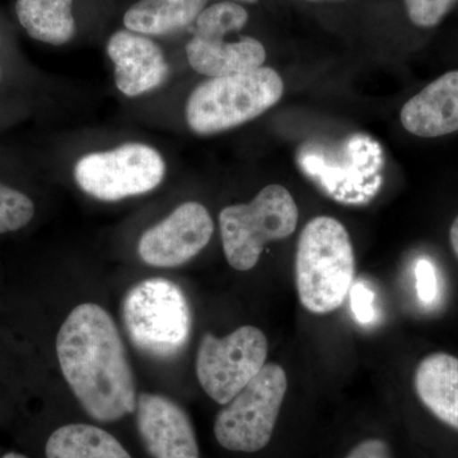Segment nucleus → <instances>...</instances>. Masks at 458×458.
I'll use <instances>...</instances> for the list:
<instances>
[{
	"instance_id": "1",
	"label": "nucleus",
	"mask_w": 458,
	"mask_h": 458,
	"mask_svg": "<svg viewBox=\"0 0 458 458\" xmlns=\"http://www.w3.org/2000/svg\"><path fill=\"white\" fill-rule=\"evenodd\" d=\"M56 354L65 381L90 418L108 424L134 414V372L106 310L95 303L75 307L57 333Z\"/></svg>"
},
{
	"instance_id": "2",
	"label": "nucleus",
	"mask_w": 458,
	"mask_h": 458,
	"mask_svg": "<svg viewBox=\"0 0 458 458\" xmlns=\"http://www.w3.org/2000/svg\"><path fill=\"white\" fill-rule=\"evenodd\" d=\"M294 269L298 297L307 311L327 315L340 309L355 276L354 249L342 223L325 216L307 223Z\"/></svg>"
},
{
	"instance_id": "3",
	"label": "nucleus",
	"mask_w": 458,
	"mask_h": 458,
	"mask_svg": "<svg viewBox=\"0 0 458 458\" xmlns=\"http://www.w3.org/2000/svg\"><path fill=\"white\" fill-rule=\"evenodd\" d=\"M284 83L269 66L210 78L192 90L186 104L190 129L216 134L242 125L278 104Z\"/></svg>"
},
{
	"instance_id": "4",
	"label": "nucleus",
	"mask_w": 458,
	"mask_h": 458,
	"mask_svg": "<svg viewBox=\"0 0 458 458\" xmlns=\"http://www.w3.org/2000/svg\"><path fill=\"white\" fill-rule=\"evenodd\" d=\"M123 319L135 348L155 360H174L191 335L188 298L168 279H147L132 286L123 301Z\"/></svg>"
},
{
	"instance_id": "5",
	"label": "nucleus",
	"mask_w": 458,
	"mask_h": 458,
	"mask_svg": "<svg viewBox=\"0 0 458 458\" xmlns=\"http://www.w3.org/2000/svg\"><path fill=\"white\" fill-rule=\"evenodd\" d=\"M298 208L283 186H267L247 204L231 205L219 214L223 251L238 271L258 265L271 241L291 237L297 228Z\"/></svg>"
},
{
	"instance_id": "6",
	"label": "nucleus",
	"mask_w": 458,
	"mask_h": 458,
	"mask_svg": "<svg viewBox=\"0 0 458 458\" xmlns=\"http://www.w3.org/2000/svg\"><path fill=\"white\" fill-rule=\"evenodd\" d=\"M288 390L285 370L265 364L216 415L214 436L225 450L254 454L269 445Z\"/></svg>"
},
{
	"instance_id": "7",
	"label": "nucleus",
	"mask_w": 458,
	"mask_h": 458,
	"mask_svg": "<svg viewBox=\"0 0 458 458\" xmlns=\"http://www.w3.org/2000/svg\"><path fill=\"white\" fill-rule=\"evenodd\" d=\"M165 172L164 158L155 148L126 143L84 156L75 165L74 179L89 197L117 201L152 191L164 181Z\"/></svg>"
},
{
	"instance_id": "8",
	"label": "nucleus",
	"mask_w": 458,
	"mask_h": 458,
	"mask_svg": "<svg viewBox=\"0 0 458 458\" xmlns=\"http://www.w3.org/2000/svg\"><path fill=\"white\" fill-rule=\"evenodd\" d=\"M267 357V339L260 328L242 327L222 339L205 334L197 355L199 384L225 405L260 373Z\"/></svg>"
},
{
	"instance_id": "9",
	"label": "nucleus",
	"mask_w": 458,
	"mask_h": 458,
	"mask_svg": "<svg viewBox=\"0 0 458 458\" xmlns=\"http://www.w3.org/2000/svg\"><path fill=\"white\" fill-rule=\"evenodd\" d=\"M213 232V219L207 208L197 201H188L144 232L138 252L150 267H177L203 251Z\"/></svg>"
},
{
	"instance_id": "10",
	"label": "nucleus",
	"mask_w": 458,
	"mask_h": 458,
	"mask_svg": "<svg viewBox=\"0 0 458 458\" xmlns=\"http://www.w3.org/2000/svg\"><path fill=\"white\" fill-rule=\"evenodd\" d=\"M236 27L222 21L199 18L194 35L186 45V56L191 68L205 77L216 78L243 73L261 68L267 59L264 45L254 38L243 36L227 41Z\"/></svg>"
},
{
	"instance_id": "11",
	"label": "nucleus",
	"mask_w": 458,
	"mask_h": 458,
	"mask_svg": "<svg viewBox=\"0 0 458 458\" xmlns=\"http://www.w3.org/2000/svg\"><path fill=\"white\" fill-rule=\"evenodd\" d=\"M135 421L144 448L152 458H200L188 412L164 394H138Z\"/></svg>"
},
{
	"instance_id": "12",
	"label": "nucleus",
	"mask_w": 458,
	"mask_h": 458,
	"mask_svg": "<svg viewBox=\"0 0 458 458\" xmlns=\"http://www.w3.org/2000/svg\"><path fill=\"white\" fill-rule=\"evenodd\" d=\"M107 54L114 64V83L129 98L156 89L167 77L164 51L149 36L120 30L108 38Z\"/></svg>"
},
{
	"instance_id": "13",
	"label": "nucleus",
	"mask_w": 458,
	"mask_h": 458,
	"mask_svg": "<svg viewBox=\"0 0 458 458\" xmlns=\"http://www.w3.org/2000/svg\"><path fill=\"white\" fill-rule=\"evenodd\" d=\"M410 134L438 138L458 131V71L437 78L410 98L400 114Z\"/></svg>"
},
{
	"instance_id": "14",
	"label": "nucleus",
	"mask_w": 458,
	"mask_h": 458,
	"mask_svg": "<svg viewBox=\"0 0 458 458\" xmlns=\"http://www.w3.org/2000/svg\"><path fill=\"white\" fill-rule=\"evenodd\" d=\"M414 386L434 417L458 430V358L447 352L427 355L415 370Z\"/></svg>"
},
{
	"instance_id": "15",
	"label": "nucleus",
	"mask_w": 458,
	"mask_h": 458,
	"mask_svg": "<svg viewBox=\"0 0 458 458\" xmlns=\"http://www.w3.org/2000/svg\"><path fill=\"white\" fill-rule=\"evenodd\" d=\"M208 0H140L123 16L126 30L146 36L179 31L194 23Z\"/></svg>"
},
{
	"instance_id": "16",
	"label": "nucleus",
	"mask_w": 458,
	"mask_h": 458,
	"mask_svg": "<svg viewBox=\"0 0 458 458\" xmlns=\"http://www.w3.org/2000/svg\"><path fill=\"white\" fill-rule=\"evenodd\" d=\"M47 458H132L119 439L98 426L72 423L54 430L45 445Z\"/></svg>"
},
{
	"instance_id": "17",
	"label": "nucleus",
	"mask_w": 458,
	"mask_h": 458,
	"mask_svg": "<svg viewBox=\"0 0 458 458\" xmlns=\"http://www.w3.org/2000/svg\"><path fill=\"white\" fill-rule=\"evenodd\" d=\"M73 0H17L21 25L35 40L60 47L73 38Z\"/></svg>"
},
{
	"instance_id": "18",
	"label": "nucleus",
	"mask_w": 458,
	"mask_h": 458,
	"mask_svg": "<svg viewBox=\"0 0 458 458\" xmlns=\"http://www.w3.org/2000/svg\"><path fill=\"white\" fill-rule=\"evenodd\" d=\"M35 216L31 199L0 183V234L26 227Z\"/></svg>"
},
{
	"instance_id": "19",
	"label": "nucleus",
	"mask_w": 458,
	"mask_h": 458,
	"mask_svg": "<svg viewBox=\"0 0 458 458\" xmlns=\"http://www.w3.org/2000/svg\"><path fill=\"white\" fill-rule=\"evenodd\" d=\"M406 13L415 26L429 29L438 25L457 0H403Z\"/></svg>"
},
{
	"instance_id": "20",
	"label": "nucleus",
	"mask_w": 458,
	"mask_h": 458,
	"mask_svg": "<svg viewBox=\"0 0 458 458\" xmlns=\"http://www.w3.org/2000/svg\"><path fill=\"white\" fill-rule=\"evenodd\" d=\"M349 294H351L352 310L355 318L363 325L375 321V294L369 286L363 283L352 284Z\"/></svg>"
},
{
	"instance_id": "21",
	"label": "nucleus",
	"mask_w": 458,
	"mask_h": 458,
	"mask_svg": "<svg viewBox=\"0 0 458 458\" xmlns=\"http://www.w3.org/2000/svg\"><path fill=\"white\" fill-rule=\"evenodd\" d=\"M417 276V291L419 298L424 303H432L438 294V279L436 270L429 261L420 260L415 269Z\"/></svg>"
},
{
	"instance_id": "22",
	"label": "nucleus",
	"mask_w": 458,
	"mask_h": 458,
	"mask_svg": "<svg viewBox=\"0 0 458 458\" xmlns=\"http://www.w3.org/2000/svg\"><path fill=\"white\" fill-rule=\"evenodd\" d=\"M345 458H393L387 443L381 439H367L355 445Z\"/></svg>"
},
{
	"instance_id": "23",
	"label": "nucleus",
	"mask_w": 458,
	"mask_h": 458,
	"mask_svg": "<svg viewBox=\"0 0 458 458\" xmlns=\"http://www.w3.org/2000/svg\"><path fill=\"white\" fill-rule=\"evenodd\" d=\"M450 241L452 250H454V255H456L458 259V216H456V219H454V223H452L451 225Z\"/></svg>"
},
{
	"instance_id": "24",
	"label": "nucleus",
	"mask_w": 458,
	"mask_h": 458,
	"mask_svg": "<svg viewBox=\"0 0 458 458\" xmlns=\"http://www.w3.org/2000/svg\"><path fill=\"white\" fill-rule=\"evenodd\" d=\"M2 458H29L25 456V454H16V452H9V454H4Z\"/></svg>"
},
{
	"instance_id": "25",
	"label": "nucleus",
	"mask_w": 458,
	"mask_h": 458,
	"mask_svg": "<svg viewBox=\"0 0 458 458\" xmlns=\"http://www.w3.org/2000/svg\"><path fill=\"white\" fill-rule=\"evenodd\" d=\"M232 2L247 3V4H254L258 0H232Z\"/></svg>"
},
{
	"instance_id": "26",
	"label": "nucleus",
	"mask_w": 458,
	"mask_h": 458,
	"mask_svg": "<svg viewBox=\"0 0 458 458\" xmlns=\"http://www.w3.org/2000/svg\"><path fill=\"white\" fill-rule=\"evenodd\" d=\"M311 2H318V0H311Z\"/></svg>"
}]
</instances>
